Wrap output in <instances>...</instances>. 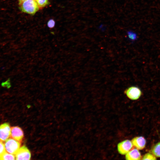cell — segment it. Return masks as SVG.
Masks as SVG:
<instances>
[{"label":"cell","mask_w":160,"mask_h":160,"mask_svg":"<svg viewBox=\"0 0 160 160\" xmlns=\"http://www.w3.org/2000/svg\"><path fill=\"white\" fill-rule=\"evenodd\" d=\"M11 128L7 123H3L0 125V140L6 141L10 136Z\"/></svg>","instance_id":"5b68a950"},{"label":"cell","mask_w":160,"mask_h":160,"mask_svg":"<svg viewBox=\"0 0 160 160\" xmlns=\"http://www.w3.org/2000/svg\"><path fill=\"white\" fill-rule=\"evenodd\" d=\"M20 2V4L22 3V2H23V1H25V0H19Z\"/></svg>","instance_id":"ac0fdd59"},{"label":"cell","mask_w":160,"mask_h":160,"mask_svg":"<svg viewBox=\"0 0 160 160\" xmlns=\"http://www.w3.org/2000/svg\"><path fill=\"white\" fill-rule=\"evenodd\" d=\"M20 4L22 11L30 14H34L39 9V7L35 0H25Z\"/></svg>","instance_id":"6da1fadb"},{"label":"cell","mask_w":160,"mask_h":160,"mask_svg":"<svg viewBox=\"0 0 160 160\" xmlns=\"http://www.w3.org/2000/svg\"><path fill=\"white\" fill-rule=\"evenodd\" d=\"M6 82L3 83L1 84V85L3 87H7L8 88L10 87V80L9 79Z\"/></svg>","instance_id":"e0dca14e"},{"label":"cell","mask_w":160,"mask_h":160,"mask_svg":"<svg viewBox=\"0 0 160 160\" xmlns=\"http://www.w3.org/2000/svg\"><path fill=\"white\" fill-rule=\"evenodd\" d=\"M133 146L132 141L128 140H125L118 144V151L121 155H125L132 149Z\"/></svg>","instance_id":"277c9868"},{"label":"cell","mask_w":160,"mask_h":160,"mask_svg":"<svg viewBox=\"0 0 160 160\" xmlns=\"http://www.w3.org/2000/svg\"><path fill=\"white\" fill-rule=\"evenodd\" d=\"M5 152L4 144L3 141L0 140V158Z\"/></svg>","instance_id":"9a60e30c"},{"label":"cell","mask_w":160,"mask_h":160,"mask_svg":"<svg viewBox=\"0 0 160 160\" xmlns=\"http://www.w3.org/2000/svg\"><path fill=\"white\" fill-rule=\"evenodd\" d=\"M125 155L126 160H139L141 159L140 153L136 148L131 149Z\"/></svg>","instance_id":"9c48e42d"},{"label":"cell","mask_w":160,"mask_h":160,"mask_svg":"<svg viewBox=\"0 0 160 160\" xmlns=\"http://www.w3.org/2000/svg\"><path fill=\"white\" fill-rule=\"evenodd\" d=\"M151 152L156 157H160V142L153 146L151 150Z\"/></svg>","instance_id":"30bf717a"},{"label":"cell","mask_w":160,"mask_h":160,"mask_svg":"<svg viewBox=\"0 0 160 160\" xmlns=\"http://www.w3.org/2000/svg\"><path fill=\"white\" fill-rule=\"evenodd\" d=\"M55 24V21L53 19H50L48 21L47 25L49 28H52L54 27Z\"/></svg>","instance_id":"2e32d148"},{"label":"cell","mask_w":160,"mask_h":160,"mask_svg":"<svg viewBox=\"0 0 160 160\" xmlns=\"http://www.w3.org/2000/svg\"><path fill=\"white\" fill-rule=\"evenodd\" d=\"M15 157L14 154L5 152L0 158V160H15Z\"/></svg>","instance_id":"8fae6325"},{"label":"cell","mask_w":160,"mask_h":160,"mask_svg":"<svg viewBox=\"0 0 160 160\" xmlns=\"http://www.w3.org/2000/svg\"><path fill=\"white\" fill-rule=\"evenodd\" d=\"M17 141H21L24 137V133L22 129L18 127H14L11 128L10 136Z\"/></svg>","instance_id":"52a82bcc"},{"label":"cell","mask_w":160,"mask_h":160,"mask_svg":"<svg viewBox=\"0 0 160 160\" xmlns=\"http://www.w3.org/2000/svg\"><path fill=\"white\" fill-rule=\"evenodd\" d=\"M131 141L133 145L138 150H142L144 148L146 143L145 139L142 136L135 137Z\"/></svg>","instance_id":"ba28073f"},{"label":"cell","mask_w":160,"mask_h":160,"mask_svg":"<svg viewBox=\"0 0 160 160\" xmlns=\"http://www.w3.org/2000/svg\"><path fill=\"white\" fill-rule=\"evenodd\" d=\"M129 39L132 41H135L137 39V35L136 33L132 31H129L127 32Z\"/></svg>","instance_id":"7c38bea8"},{"label":"cell","mask_w":160,"mask_h":160,"mask_svg":"<svg viewBox=\"0 0 160 160\" xmlns=\"http://www.w3.org/2000/svg\"><path fill=\"white\" fill-rule=\"evenodd\" d=\"M4 144L6 151L14 155L16 154L20 146V141L12 138L6 140Z\"/></svg>","instance_id":"7a4b0ae2"},{"label":"cell","mask_w":160,"mask_h":160,"mask_svg":"<svg viewBox=\"0 0 160 160\" xmlns=\"http://www.w3.org/2000/svg\"><path fill=\"white\" fill-rule=\"evenodd\" d=\"M142 160H156L155 156L152 153H148L145 154L142 159Z\"/></svg>","instance_id":"4fadbf2b"},{"label":"cell","mask_w":160,"mask_h":160,"mask_svg":"<svg viewBox=\"0 0 160 160\" xmlns=\"http://www.w3.org/2000/svg\"><path fill=\"white\" fill-rule=\"evenodd\" d=\"M15 155L17 160H29L31 157L30 152L25 146L20 148Z\"/></svg>","instance_id":"8992f818"},{"label":"cell","mask_w":160,"mask_h":160,"mask_svg":"<svg viewBox=\"0 0 160 160\" xmlns=\"http://www.w3.org/2000/svg\"><path fill=\"white\" fill-rule=\"evenodd\" d=\"M39 7H43L46 6L48 4V0H35Z\"/></svg>","instance_id":"5bb4252c"},{"label":"cell","mask_w":160,"mask_h":160,"mask_svg":"<svg viewBox=\"0 0 160 160\" xmlns=\"http://www.w3.org/2000/svg\"><path fill=\"white\" fill-rule=\"evenodd\" d=\"M124 93L129 99L135 100L138 99L142 94L140 89L135 86H131L127 89Z\"/></svg>","instance_id":"3957f363"}]
</instances>
